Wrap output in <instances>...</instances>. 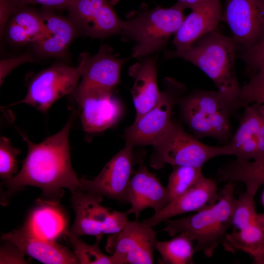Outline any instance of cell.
<instances>
[{
    "instance_id": "cell-33",
    "label": "cell",
    "mask_w": 264,
    "mask_h": 264,
    "mask_svg": "<svg viewBox=\"0 0 264 264\" xmlns=\"http://www.w3.org/2000/svg\"><path fill=\"white\" fill-rule=\"evenodd\" d=\"M264 102V84H252L248 82L241 88L239 97V108L252 102L260 104Z\"/></svg>"
},
{
    "instance_id": "cell-42",
    "label": "cell",
    "mask_w": 264,
    "mask_h": 264,
    "mask_svg": "<svg viewBox=\"0 0 264 264\" xmlns=\"http://www.w3.org/2000/svg\"><path fill=\"white\" fill-rule=\"evenodd\" d=\"M256 104L257 105L258 109L259 112L264 117V102L260 104Z\"/></svg>"
},
{
    "instance_id": "cell-3",
    "label": "cell",
    "mask_w": 264,
    "mask_h": 264,
    "mask_svg": "<svg viewBox=\"0 0 264 264\" xmlns=\"http://www.w3.org/2000/svg\"><path fill=\"white\" fill-rule=\"evenodd\" d=\"M235 184L227 182L219 193L217 201L195 214L176 220H165L162 229L170 236L185 233L196 242V252L211 257L232 225V216L236 198Z\"/></svg>"
},
{
    "instance_id": "cell-32",
    "label": "cell",
    "mask_w": 264,
    "mask_h": 264,
    "mask_svg": "<svg viewBox=\"0 0 264 264\" xmlns=\"http://www.w3.org/2000/svg\"><path fill=\"white\" fill-rule=\"evenodd\" d=\"M249 70L258 72L264 68V35L253 46L241 56Z\"/></svg>"
},
{
    "instance_id": "cell-17",
    "label": "cell",
    "mask_w": 264,
    "mask_h": 264,
    "mask_svg": "<svg viewBox=\"0 0 264 264\" xmlns=\"http://www.w3.org/2000/svg\"><path fill=\"white\" fill-rule=\"evenodd\" d=\"M218 197L216 182L203 175L178 198L142 222L153 227L176 216L198 211L210 206L217 201Z\"/></svg>"
},
{
    "instance_id": "cell-7",
    "label": "cell",
    "mask_w": 264,
    "mask_h": 264,
    "mask_svg": "<svg viewBox=\"0 0 264 264\" xmlns=\"http://www.w3.org/2000/svg\"><path fill=\"white\" fill-rule=\"evenodd\" d=\"M87 52L76 67L57 64L42 70L30 81L25 97L14 105L24 103L46 111L60 98L73 94L81 77Z\"/></svg>"
},
{
    "instance_id": "cell-5",
    "label": "cell",
    "mask_w": 264,
    "mask_h": 264,
    "mask_svg": "<svg viewBox=\"0 0 264 264\" xmlns=\"http://www.w3.org/2000/svg\"><path fill=\"white\" fill-rule=\"evenodd\" d=\"M180 108L187 124L198 137L221 141L229 138V118L237 109L219 90L193 92L180 100Z\"/></svg>"
},
{
    "instance_id": "cell-40",
    "label": "cell",
    "mask_w": 264,
    "mask_h": 264,
    "mask_svg": "<svg viewBox=\"0 0 264 264\" xmlns=\"http://www.w3.org/2000/svg\"><path fill=\"white\" fill-rule=\"evenodd\" d=\"M254 262L264 264V245L252 256Z\"/></svg>"
},
{
    "instance_id": "cell-11",
    "label": "cell",
    "mask_w": 264,
    "mask_h": 264,
    "mask_svg": "<svg viewBox=\"0 0 264 264\" xmlns=\"http://www.w3.org/2000/svg\"><path fill=\"white\" fill-rule=\"evenodd\" d=\"M221 21L229 26L237 49L245 51L264 35V0H226Z\"/></svg>"
},
{
    "instance_id": "cell-37",
    "label": "cell",
    "mask_w": 264,
    "mask_h": 264,
    "mask_svg": "<svg viewBox=\"0 0 264 264\" xmlns=\"http://www.w3.org/2000/svg\"><path fill=\"white\" fill-rule=\"evenodd\" d=\"M72 0H19L22 7L29 4H39L45 8H67Z\"/></svg>"
},
{
    "instance_id": "cell-41",
    "label": "cell",
    "mask_w": 264,
    "mask_h": 264,
    "mask_svg": "<svg viewBox=\"0 0 264 264\" xmlns=\"http://www.w3.org/2000/svg\"><path fill=\"white\" fill-rule=\"evenodd\" d=\"M257 220V222L264 230V213L258 214Z\"/></svg>"
},
{
    "instance_id": "cell-20",
    "label": "cell",
    "mask_w": 264,
    "mask_h": 264,
    "mask_svg": "<svg viewBox=\"0 0 264 264\" xmlns=\"http://www.w3.org/2000/svg\"><path fill=\"white\" fill-rule=\"evenodd\" d=\"M222 12L220 0H206L185 17L174 35L175 49L192 45L196 41L215 30L221 21Z\"/></svg>"
},
{
    "instance_id": "cell-43",
    "label": "cell",
    "mask_w": 264,
    "mask_h": 264,
    "mask_svg": "<svg viewBox=\"0 0 264 264\" xmlns=\"http://www.w3.org/2000/svg\"><path fill=\"white\" fill-rule=\"evenodd\" d=\"M110 3L112 5H115L120 0H109Z\"/></svg>"
},
{
    "instance_id": "cell-14",
    "label": "cell",
    "mask_w": 264,
    "mask_h": 264,
    "mask_svg": "<svg viewBox=\"0 0 264 264\" xmlns=\"http://www.w3.org/2000/svg\"><path fill=\"white\" fill-rule=\"evenodd\" d=\"M133 148L126 144L92 179L82 177L81 190L127 202V189L132 174Z\"/></svg>"
},
{
    "instance_id": "cell-13",
    "label": "cell",
    "mask_w": 264,
    "mask_h": 264,
    "mask_svg": "<svg viewBox=\"0 0 264 264\" xmlns=\"http://www.w3.org/2000/svg\"><path fill=\"white\" fill-rule=\"evenodd\" d=\"M66 8L69 19L86 36L103 38L120 34L123 21L109 0H72Z\"/></svg>"
},
{
    "instance_id": "cell-6",
    "label": "cell",
    "mask_w": 264,
    "mask_h": 264,
    "mask_svg": "<svg viewBox=\"0 0 264 264\" xmlns=\"http://www.w3.org/2000/svg\"><path fill=\"white\" fill-rule=\"evenodd\" d=\"M153 146L154 150L150 164L154 169L166 164L201 168L214 157L232 155L228 144L222 147L205 144L173 122Z\"/></svg>"
},
{
    "instance_id": "cell-4",
    "label": "cell",
    "mask_w": 264,
    "mask_h": 264,
    "mask_svg": "<svg viewBox=\"0 0 264 264\" xmlns=\"http://www.w3.org/2000/svg\"><path fill=\"white\" fill-rule=\"evenodd\" d=\"M183 11L176 4L169 8L157 6L140 10L123 21L120 34L135 43L132 56L140 59L162 50L182 24Z\"/></svg>"
},
{
    "instance_id": "cell-29",
    "label": "cell",
    "mask_w": 264,
    "mask_h": 264,
    "mask_svg": "<svg viewBox=\"0 0 264 264\" xmlns=\"http://www.w3.org/2000/svg\"><path fill=\"white\" fill-rule=\"evenodd\" d=\"M203 176L200 167L173 166L166 187L170 203L185 192Z\"/></svg>"
},
{
    "instance_id": "cell-15",
    "label": "cell",
    "mask_w": 264,
    "mask_h": 264,
    "mask_svg": "<svg viewBox=\"0 0 264 264\" xmlns=\"http://www.w3.org/2000/svg\"><path fill=\"white\" fill-rule=\"evenodd\" d=\"M127 202L131 207L126 212L134 214L138 220L142 211L151 208L158 212L170 203L168 191L156 176L141 163L129 181L127 193Z\"/></svg>"
},
{
    "instance_id": "cell-34",
    "label": "cell",
    "mask_w": 264,
    "mask_h": 264,
    "mask_svg": "<svg viewBox=\"0 0 264 264\" xmlns=\"http://www.w3.org/2000/svg\"><path fill=\"white\" fill-rule=\"evenodd\" d=\"M5 241L7 243L0 247V264H26L21 249L13 242Z\"/></svg>"
},
{
    "instance_id": "cell-16",
    "label": "cell",
    "mask_w": 264,
    "mask_h": 264,
    "mask_svg": "<svg viewBox=\"0 0 264 264\" xmlns=\"http://www.w3.org/2000/svg\"><path fill=\"white\" fill-rule=\"evenodd\" d=\"M228 145L237 158L257 160L264 158V117L256 103L247 106Z\"/></svg>"
},
{
    "instance_id": "cell-44",
    "label": "cell",
    "mask_w": 264,
    "mask_h": 264,
    "mask_svg": "<svg viewBox=\"0 0 264 264\" xmlns=\"http://www.w3.org/2000/svg\"><path fill=\"white\" fill-rule=\"evenodd\" d=\"M262 201L263 204L264 206V191H263V194H262Z\"/></svg>"
},
{
    "instance_id": "cell-23",
    "label": "cell",
    "mask_w": 264,
    "mask_h": 264,
    "mask_svg": "<svg viewBox=\"0 0 264 264\" xmlns=\"http://www.w3.org/2000/svg\"><path fill=\"white\" fill-rule=\"evenodd\" d=\"M40 203L41 205L31 212L22 227L36 237L55 241L68 231L66 218L57 203Z\"/></svg>"
},
{
    "instance_id": "cell-9",
    "label": "cell",
    "mask_w": 264,
    "mask_h": 264,
    "mask_svg": "<svg viewBox=\"0 0 264 264\" xmlns=\"http://www.w3.org/2000/svg\"><path fill=\"white\" fill-rule=\"evenodd\" d=\"M166 85L156 105L126 130V144L133 147L153 145L170 126L173 109L177 101L176 93L180 87L171 79L167 80Z\"/></svg>"
},
{
    "instance_id": "cell-35",
    "label": "cell",
    "mask_w": 264,
    "mask_h": 264,
    "mask_svg": "<svg viewBox=\"0 0 264 264\" xmlns=\"http://www.w3.org/2000/svg\"><path fill=\"white\" fill-rule=\"evenodd\" d=\"M35 58L29 53H24L16 57L2 59L0 61V84L3 82L7 75L14 68L22 64L33 62Z\"/></svg>"
},
{
    "instance_id": "cell-12",
    "label": "cell",
    "mask_w": 264,
    "mask_h": 264,
    "mask_svg": "<svg viewBox=\"0 0 264 264\" xmlns=\"http://www.w3.org/2000/svg\"><path fill=\"white\" fill-rule=\"evenodd\" d=\"M127 60L117 56L106 45L93 56L87 53L81 80L72 94L76 101L89 93L113 90L120 82L121 71Z\"/></svg>"
},
{
    "instance_id": "cell-39",
    "label": "cell",
    "mask_w": 264,
    "mask_h": 264,
    "mask_svg": "<svg viewBox=\"0 0 264 264\" xmlns=\"http://www.w3.org/2000/svg\"><path fill=\"white\" fill-rule=\"evenodd\" d=\"M249 83L252 84H264V68L256 73Z\"/></svg>"
},
{
    "instance_id": "cell-10",
    "label": "cell",
    "mask_w": 264,
    "mask_h": 264,
    "mask_svg": "<svg viewBox=\"0 0 264 264\" xmlns=\"http://www.w3.org/2000/svg\"><path fill=\"white\" fill-rule=\"evenodd\" d=\"M156 234L152 227L138 220L129 221L119 231L108 237L106 249L121 264H152Z\"/></svg>"
},
{
    "instance_id": "cell-25",
    "label": "cell",
    "mask_w": 264,
    "mask_h": 264,
    "mask_svg": "<svg viewBox=\"0 0 264 264\" xmlns=\"http://www.w3.org/2000/svg\"><path fill=\"white\" fill-rule=\"evenodd\" d=\"M218 177L224 181L243 182L246 192L255 196L260 187L264 185V158L253 161L237 158L220 170Z\"/></svg>"
},
{
    "instance_id": "cell-21",
    "label": "cell",
    "mask_w": 264,
    "mask_h": 264,
    "mask_svg": "<svg viewBox=\"0 0 264 264\" xmlns=\"http://www.w3.org/2000/svg\"><path fill=\"white\" fill-rule=\"evenodd\" d=\"M129 74L134 79L132 95L136 120L154 107L160 97L161 91L157 83L156 60L150 56L140 59L130 67Z\"/></svg>"
},
{
    "instance_id": "cell-18",
    "label": "cell",
    "mask_w": 264,
    "mask_h": 264,
    "mask_svg": "<svg viewBox=\"0 0 264 264\" xmlns=\"http://www.w3.org/2000/svg\"><path fill=\"white\" fill-rule=\"evenodd\" d=\"M81 110L84 130L88 132H103L114 125L122 112V106L113 90L88 94L76 102Z\"/></svg>"
},
{
    "instance_id": "cell-26",
    "label": "cell",
    "mask_w": 264,
    "mask_h": 264,
    "mask_svg": "<svg viewBox=\"0 0 264 264\" xmlns=\"http://www.w3.org/2000/svg\"><path fill=\"white\" fill-rule=\"evenodd\" d=\"M221 243L227 251L233 254L242 251L252 257L264 245V230L258 222L241 229L233 228Z\"/></svg>"
},
{
    "instance_id": "cell-1",
    "label": "cell",
    "mask_w": 264,
    "mask_h": 264,
    "mask_svg": "<svg viewBox=\"0 0 264 264\" xmlns=\"http://www.w3.org/2000/svg\"><path fill=\"white\" fill-rule=\"evenodd\" d=\"M71 122L69 120L61 131L38 144L19 130L28 153L20 172L3 182L8 188L7 193L13 194L27 185L41 188L47 198H61L64 188L71 193L81 190L80 179L70 161L68 135Z\"/></svg>"
},
{
    "instance_id": "cell-31",
    "label": "cell",
    "mask_w": 264,
    "mask_h": 264,
    "mask_svg": "<svg viewBox=\"0 0 264 264\" xmlns=\"http://www.w3.org/2000/svg\"><path fill=\"white\" fill-rule=\"evenodd\" d=\"M20 151L14 148L4 136L0 138V176L4 180L12 177L17 173V157Z\"/></svg>"
},
{
    "instance_id": "cell-36",
    "label": "cell",
    "mask_w": 264,
    "mask_h": 264,
    "mask_svg": "<svg viewBox=\"0 0 264 264\" xmlns=\"http://www.w3.org/2000/svg\"><path fill=\"white\" fill-rule=\"evenodd\" d=\"M22 8L19 0H0V33L2 36L10 19Z\"/></svg>"
},
{
    "instance_id": "cell-8",
    "label": "cell",
    "mask_w": 264,
    "mask_h": 264,
    "mask_svg": "<svg viewBox=\"0 0 264 264\" xmlns=\"http://www.w3.org/2000/svg\"><path fill=\"white\" fill-rule=\"evenodd\" d=\"M102 196L78 190L71 193V201L75 220L69 232L80 237L112 234L129 221L126 212L110 209L101 205Z\"/></svg>"
},
{
    "instance_id": "cell-38",
    "label": "cell",
    "mask_w": 264,
    "mask_h": 264,
    "mask_svg": "<svg viewBox=\"0 0 264 264\" xmlns=\"http://www.w3.org/2000/svg\"><path fill=\"white\" fill-rule=\"evenodd\" d=\"M206 0H177L176 3L184 10L189 8L195 9L200 6Z\"/></svg>"
},
{
    "instance_id": "cell-28",
    "label": "cell",
    "mask_w": 264,
    "mask_h": 264,
    "mask_svg": "<svg viewBox=\"0 0 264 264\" xmlns=\"http://www.w3.org/2000/svg\"><path fill=\"white\" fill-rule=\"evenodd\" d=\"M74 250L78 264H121L118 258L114 255H107L99 248V243L103 235L96 236L95 243L89 245L83 241L79 237L70 233L66 234Z\"/></svg>"
},
{
    "instance_id": "cell-19",
    "label": "cell",
    "mask_w": 264,
    "mask_h": 264,
    "mask_svg": "<svg viewBox=\"0 0 264 264\" xmlns=\"http://www.w3.org/2000/svg\"><path fill=\"white\" fill-rule=\"evenodd\" d=\"M4 241H10L24 255L45 264H76L78 262L74 252L55 241L45 240L31 235L22 227L3 234Z\"/></svg>"
},
{
    "instance_id": "cell-27",
    "label": "cell",
    "mask_w": 264,
    "mask_h": 264,
    "mask_svg": "<svg viewBox=\"0 0 264 264\" xmlns=\"http://www.w3.org/2000/svg\"><path fill=\"white\" fill-rule=\"evenodd\" d=\"M193 242L183 232L169 241H156L155 249L161 255V264H191L194 263L193 258L196 253Z\"/></svg>"
},
{
    "instance_id": "cell-2",
    "label": "cell",
    "mask_w": 264,
    "mask_h": 264,
    "mask_svg": "<svg viewBox=\"0 0 264 264\" xmlns=\"http://www.w3.org/2000/svg\"><path fill=\"white\" fill-rule=\"evenodd\" d=\"M237 49L232 38L215 30L189 47L166 52L165 58H181L198 67L214 83L218 90L239 109L241 88L235 67Z\"/></svg>"
},
{
    "instance_id": "cell-30",
    "label": "cell",
    "mask_w": 264,
    "mask_h": 264,
    "mask_svg": "<svg viewBox=\"0 0 264 264\" xmlns=\"http://www.w3.org/2000/svg\"><path fill=\"white\" fill-rule=\"evenodd\" d=\"M254 198L245 192L236 198L232 216V225L234 228L241 229L257 223Z\"/></svg>"
},
{
    "instance_id": "cell-24",
    "label": "cell",
    "mask_w": 264,
    "mask_h": 264,
    "mask_svg": "<svg viewBox=\"0 0 264 264\" xmlns=\"http://www.w3.org/2000/svg\"><path fill=\"white\" fill-rule=\"evenodd\" d=\"M6 26L8 39L16 44H34L45 36L41 13L24 7L14 14Z\"/></svg>"
},
{
    "instance_id": "cell-22",
    "label": "cell",
    "mask_w": 264,
    "mask_h": 264,
    "mask_svg": "<svg viewBox=\"0 0 264 264\" xmlns=\"http://www.w3.org/2000/svg\"><path fill=\"white\" fill-rule=\"evenodd\" d=\"M40 13L45 36L43 39L34 43L35 49L38 54L43 56H61L75 37L77 27L69 19L58 16L47 8Z\"/></svg>"
}]
</instances>
